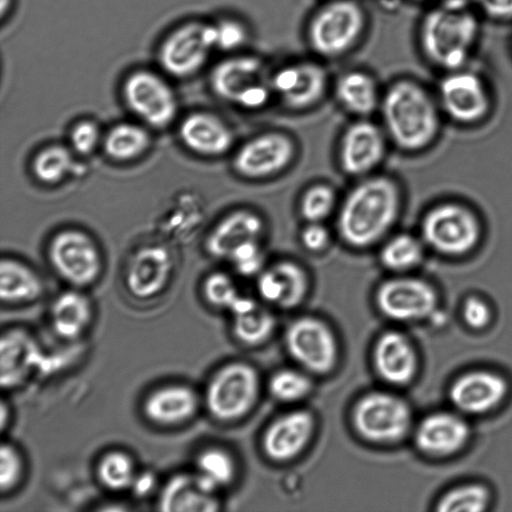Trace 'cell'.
Instances as JSON below:
<instances>
[{
  "instance_id": "cell-1",
  "label": "cell",
  "mask_w": 512,
  "mask_h": 512,
  "mask_svg": "<svg viewBox=\"0 0 512 512\" xmlns=\"http://www.w3.org/2000/svg\"><path fill=\"white\" fill-rule=\"evenodd\" d=\"M404 208V191L392 175L381 172L354 180L340 198L334 233L353 251L377 248L395 231Z\"/></svg>"
},
{
  "instance_id": "cell-2",
  "label": "cell",
  "mask_w": 512,
  "mask_h": 512,
  "mask_svg": "<svg viewBox=\"0 0 512 512\" xmlns=\"http://www.w3.org/2000/svg\"><path fill=\"white\" fill-rule=\"evenodd\" d=\"M483 21L466 0L429 5L416 30L420 55L440 73L471 65L481 41Z\"/></svg>"
},
{
  "instance_id": "cell-3",
  "label": "cell",
  "mask_w": 512,
  "mask_h": 512,
  "mask_svg": "<svg viewBox=\"0 0 512 512\" xmlns=\"http://www.w3.org/2000/svg\"><path fill=\"white\" fill-rule=\"evenodd\" d=\"M378 113L390 144L404 153L424 150L439 131L435 92L413 77L395 78L383 88Z\"/></svg>"
},
{
  "instance_id": "cell-4",
  "label": "cell",
  "mask_w": 512,
  "mask_h": 512,
  "mask_svg": "<svg viewBox=\"0 0 512 512\" xmlns=\"http://www.w3.org/2000/svg\"><path fill=\"white\" fill-rule=\"evenodd\" d=\"M368 14L358 0H324L309 16L305 40L315 57H345L361 43L368 29Z\"/></svg>"
},
{
  "instance_id": "cell-5",
  "label": "cell",
  "mask_w": 512,
  "mask_h": 512,
  "mask_svg": "<svg viewBox=\"0 0 512 512\" xmlns=\"http://www.w3.org/2000/svg\"><path fill=\"white\" fill-rule=\"evenodd\" d=\"M272 69L253 52L226 55L210 73V88L223 102L243 111L258 112L274 100Z\"/></svg>"
},
{
  "instance_id": "cell-6",
  "label": "cell",
  "mask_w": 512,
  "mask_h": 512,
  "mask_svg": "<svg viewBox=\"0 0 512 512\" xmlns=\"http://www.w3.org/2000/svg\"><path fill=\"white\" fill-rule=\"evenodd\" d=\"M481 233L478 216L469 207L456 202H444L428 209L419 230L427 249L447 257L472 252Z\"/></svg>"
},
{
  "instance_id": "cell-7",
  "label": "cell",
  "mask_w": 512,
  "mask_h": 512,
  "mask_svg": "<svg viewBox=\"0 0 512 512\" xmlns=\"http://www.w3.org/2000/svg\"><path fill=\"white\" fill-rule=\"evenodd\" d=\"M298 153L293 135L280 129H268L250 136L234 150L231 167L243 180L266 181L290 169Z\"/></svg>"
},
{
  "instance_id": "cell-8",
  "label": "cell",
  "mask_w": 512,
  "mask_h": 512,
  "mask_svg": "<svg viewBox=\"0 0 512 512\" xmlns=\"http://www.w3.org/2000/svg\"><path fill=\"white\" fill-rule=\"evenodd\" d=\"M324 61L297 58L272 69L274 100L290 112H306L317 107L332 86Z\"/></svg>"
},
{
  "instance_id": "cell-9",
  "label": "cell",
  "mask_w": 512,
  "mask_h": 512,
  "mask_svg": "<svg viewBox=\"0 0 512 512\" xmlns=\"http://www.w3.org/2000/svg\"><path fill=\"white\" fill-rule=\"evenodd\" d=\"M391 146L381 123L354 118L345 126L337 144L340 171L354 180L379 172Z\"/></svg>"
},
{
  "instance_id": "cell-10",
  "label": "cell",
  "mask_w": 512,
  "mask_h": 512,
  "mask_svg": "<svg viewBox=\"0 0 512 512\" xmlns=\"http://www.w3.org/2000/svg\"><path fill=\"white\" fill-rule=\"evenodd\" d=\"M434 92L441 112L459 123L481 120L491 106L487 80L471 65L441 73Z\"/></svg>"
},
{
  "instance_id": "cell-11",
  "label": "cell",
  "mask_w": 512,
  "mask_h": 512,
  "mask_svg": "<svg viewBox=\"0 0 512 512\" xmlns=\"http://www.w3.org/2000/svg\"><path fill=\"white\" fill-rule=\"evenodd\" d=\"M353 423L365 439L377 443L402 440L412 429L408 403L395 394L375 391L364 395L353 410Z\"/></svg>"
},
{
  "instance_id": "cell-12",
  "label": "cell",
  "mask_w": 512,
  "mask_h": 512,
  "mask_svg": "<svg viewBox=\"0 0 512 512\" xmlns=\"http://www.w3.org/2000/svg\"><path fill=\"white\" fill-rule=\"evenodd\" d=\"M259 379L253 367L242 362L225 365L210 379L205 403L210 414L220 421L245 415L255 404Z\"/></svg>"
},
{
  "instance_id": "cell-13",
  "label": "cell",
  "mask_w": 512,
  "mask_h": 512,
  "mask_svg": "<svg viewBox=\"0 0 512 512\" xmlns=\"http://www.w3.org/2000/svg\"><path fill=\"white\" fill-rule=\"evenodd\" d=\"M375 303L386 317L411 322L433 315L439 303L435 287L427 280L408 274H391L375 290Z\"/></svg>"
},
{
  "instance_id": "cell-14",
  "label": "cell",
  "mask_w": 512,
  "mask_h": 512,
  "mask_svg": "<svg viewBox=\"0 0 512 512\" xmlns=\"http://www.w3.org/2000/svg\"><path fill=\"white\" fill-rule=\"evenodd\" d=\"M48 258L56 273L76 288L93 284L100 276L102 259L91 236L79 229H64L50 240Z\"/></svg>"
},
{
  "instance_id": "cell-15",
  "label": "cell",
  "mask_w": 512,
  "mask_h": 512,
  "mask_svg": "<svg viewBox=\"0 0 512 512\" xmlns=\"http://www.w3.org/2000/svg\"><path fill=\"white\" fill-rule=\"evenodd\" d=\"M130 111L155 129L169 126L177 114V99L171 86L160 75L148 70L129 74L122 87Z\"/></svg>"
},
{
  "instance_id": "cell-16",
  "label": "cell",
  "mask_w": 512,
  "mask_h": 512,
  "mask_svg": "<svg viewBox=\"0 0 512 512\" xmlns=\"http://www.w3.org/2000/svg\"><path fill=\"white\" fill-rule=\"evenodd\" d=\"M213 51L212 23L191 21L165 38L159 50V61L166 72L184 78L202 69Z\"/></svg>"
},
{
  "instance_id": "cell-17",
  "label": "cell",
  "mask_w": 512,
  "mask_h": 512,
  "mask_svg": "<svg viewBox=\"0 0 512 512\" xmlns=\"http://www.w3.org/2000/svg\"><path fill=\"white\" fill-rule=\"evenodd\" d=\"M289 354L302 367L326 373L336 364L338 345L331 329L313 317H302L290 324L285 335Z\"/></svg>"
},
{
  "instance_id": "cell-18",
  "label": "cell",
  "mask_w": 512,
  "mask_h": 512,
  "mask_svg": "<svg viewBox=\"0 0 512 512\" xmlns=\"http://www.w3.org/2000/svg\"><path fill=\"white\" fill-rule=\"evenodd\" d=\"M508 393L506 378L488 369L468 370L458 375L448 389L451 404L464 416L484 415L495 410Z\"/></svg>"
},
{
  "instance_id": "cell-19",
  "label": "cell",
  "mask_w": 512,
  "mask_h": 512,
  "mask_svg": "<svg viewBox=\"0 0 512 512\" xmlns=\"http://www.w3.org/2000/svg\"><path fill=\"white\" fill-rule=\"evenodd\" d=\"M255 282L259 297L282 309L301 304L311 286L308 270L299 261L288 257L268 262Z\"/></svg>"
},
{
  "instance_id": "cell-20",
  "label": "cell",
  "mask_w": 512,
  "mask_h": 512,
  "mask_svg": "<svg viewBox=\"0 0 512 512\" xmlns=\"http://www.w3.org/2000/svg\"><path fill=\"white\" fill-rule=\"evenodd\" d=\"M471 430L465 416L457 411H438L424 417L416 426L414 441L423 454L449 458L468 444Z\"/></svg>"
},
{
  "instance_id": "cell-21",
  "label": "cell",
  "mask_w": 512,
  "mask_h": 512,
  "mask_svg": "<svg viewBox=\"0 0 512 512\" xmlns=\"http://www.w3.org/2000/svg\"><path fill=\"white\" fill-rule=\"evenodd\" d=\"M268 223L259 211L250 207L235 208L211 228L205 239V250L217 260L227 261L240 245L251 240L266 239Z\"/></svg>"
},
{
  "instance_id": "cell-22",
  "label": "cell",
  "mask_w": 512,
  "mask_h": 512,
  "mask_svg": "<svg viewBox=\"0 0 512 512\" xmlns=\"http://www.w3.org/2000/svg\"><path fill=\"white\" fill-rule=\"evenodd\" d=\"M173 270L172 256L161 245H145L130 256L124 282L128 292L137 299H150L167 286Z\"/></svg>"
},
{
  "instance_id": "cell-23",
  "label": "cell",
  "mask_w": 512,
  "mask_h": 512,
  "mask_svg": "<svg viewBox=\"0 0 512 512\" xmlns=\"http://www.w3.org/2000/svg\"><path fill=\"white\" fill-rule=\"evenodd\" d=\"M179 137L193 153L209 158L224 156L235 145L233 128L220 116L207 111L187 115L180 123Z\"/></svg>"
},
{
  "instance_id": "cell-24",
  "label": "cell",
  "mask_w": 512,
  "mask_h": 512,
  "mask_svg": "<svg viewBox=\"0 0 512 512\" xmlns=\"http://www.w3.org/2000/svg\"><path fill=\"white\" fill-rule=\"evenodd\" d=\"M331 89L339 107L353 118H370L379 110L383 88L366 69L344 70L332 82Z\"/></svg>"
},
{
  "instance_id": "cell-25",
  "label": "cell",
  "mask_w": 512,
  "mask_h": 512,
  "mask_svg": "<svg viewBox=\"0 0 512 512\" xmlns=\"http://www.w3.org/2000/svg\"><path fill=\"white\" fill-rule=\"evenodd\" d=\"M315 429L313 415L306 410H293L276 418L266 429L263 448L267 456L286 461L300 454Z\"/></svg>"
},
{
  "instance_id": "cell-26",
  "label": "cell",
  "mask_w": 512,
  "mask_h": 512,
  "mask_svg": "<svg viewBox=\"0 0 512 512\" xmlns=\"http://www.w3.org/2000/svg\"><path fill=\"white\" fill-rule=\"evenodd\" d=\"M373 361L379 376L393 385L410 383L418 371L417 352L409 338L398 331H388L378 338Z\"/></svg>"
},
{
  "instance_id": "cell-27",
  "label": "cell",
  "mask_w": 512,
  "mask_h": 512,
  "mask_svg": "<svg viewBox=\"0 0 512 512\" xmlns=\"http://www.w3.org/2000/svg\"><path fill=\"white\" fill-rule=\"evenodd\" d=\"M216 493L196 472L178 473L162 486L157 505L166 512H213L219 508Z\"/></svg>"
},
{
  "instance_id": "cell-28",
  "label": "cell",
  "mask_w": 512,
  "mask_h": 512,
  "mask_svg": "<svg viewBox=\"0 0 512 512\" xmlns=\"http://www.w3.org/2000/svg\"><path fill=\"white\" fill-rule=\"evenodd\" d=\"M197 408L196 392L184 384L161 386L149 393L143 403L145 417L162 426L177 425L189 420Z\"/></svg>"
},
{
  "instance_id": "cell-29",
  "label": "cell",
  "mask_w": 512,
  "mask_h": 512,
  "mask_svg": "<svg viewBox=\"0 0 512 512\" xmlns=\"http://www.w3.org/2000/svg\"><path fill=\"white\" fill-rule=\"evenodd\" d=\"M426 250L419 234L394 231L377 247V260L390 274H408L423 263Z\"/></svg>"
},
{
  "instance_id": "cell-30",
  "label": "cell",
  "mask_w": 512,
  "mask_h": 512,
  "mask_svg": "<svg viewBox=\"0 0 512 512\" xmlns=\"http://www.w3.org/2000/svg\"><path fill=\"white\" fill-rule=\"evenodd\" d=\"M36 343L25 332L11 330L0 342V376L3 388H12L28 374L37 355Z\"/></svg>"
},
{
  "instance_id": "cell-31",
  "label": "cell",
  "mask_w": 512,
  "mask_h": 512,
  "mask_svg": "<svg viewBox=\"0 0 512 512\" xmlns=\"http://www.w3.org/2000/svg\"><path fill=\"white\" fill-rule=\"evenodd\" d=\"M91 318L92 306L89 299L76 289L60 293L50 308L52 328L64 339L80 336L88 327Z\"/></svg>"
},
{
  "instance_id": "cell-32",
  "label": "cell",
  "mask_w": 512,
  "mask_h": 512,
  "mask_svg": "<svg viewBox=\"0 0 512 512\" xmlns=\"http://www.w3.org/2000/svg\"><path fill=\"white\" fill-rule=\"evenodd\" d=\"M42 292V280L29 266L12 258L1 260L0 298L3 303L33 302Z\"/></svg>"
},
{
  "instance_id": "cell-33",
  "label": "cell",
  "mask_w": 512,
  "mask_h": 512,
  "mask_svg": "<svg viewBox=\"0 0 512 512\" xmlns=\"http://www.w3.org/2000/svg\"><path fill=\"white\" fill-rule=\"evenodd\" d=\"M151 143L148 131L134 123H119L106 133L103 147L114 161L128 162L142 156Z\"/></svg>"
},
{
  "instance_id": "cell-34",
  "label": "cell",
  "mask_w": 512,
  "mask_h": 512,
  "mask_svg": "<svg viewBox=\"0 0 512 512\" xmlns=\"http://www.w3.org/2000/svg\"><path fill=\"white\" fill-rule=\"evenodd\" d=\"M340 198L336 189L328 182L317 181L301 192L297 211L303 222H326L334 217Z\"/></svg>"
},
{
  "instance_id": "cell-35",
  "label": "cell",
  "mask_w": 512,
  "mask_h": 512,
  "mask_svg": "<svg viewBox=\"0 0 512 512\" xmlns=\"http://www.w3.org/2000/svg\"><path fill=\"white\" fill-rule=\"evenodd\" d=\"M490 489L479 482L456 485L440 496L436 503L439 512H483L491 504Z\"/></svg>"
},
{
  "instance_id": "cell-36",
  "label": "cell",
  "mask_w": 512,
  "mask_h": 512,
  "mask_svg": "<svg viewBox=\"0 0 512 512\" xmlns=\"http://www.w3.org/2000/svg\"><path fill=\"white\" fill-rule=\"evenodd\" d=\"M74 167L72 152L60 144L42 148L34 156L32 171L35 178L48 185L58 184L64 180Z\"/></svg>"
},
{
  "instance_id": "cell-37",
  "label": "cell",
  "mask_w": 512,
  "mask_h": 512,
  "mask_svg": "<svg viewBox=\"0 0 512 512\" xmlns=\"http://www.w3.org/2000/svg\"><path fill=\"white\" fill-rule=\"evenodd\" d=\"M137 471L133 459L121 450H111L98 461L96 474L100 483L112 491L130 489Z\"/></svg>"
},
{
  "instance_id": "cell-38",
  "label": "cell",
  "mask_w": 512,
  "mask_h": 512,
  "mask_svg": "<svg viewBox=\"0 0 512 512\" xmlns=\"http://www.w3.org/2000/svg\"><path fill=\"white\" fill-rule=\"evenodd\" d=\"M197 474L214 490L227 486L234 478L236 466L231 455L220 448H208L197 456Z\"/></svg>"
},
{
  "instance_id": "cell-39",
  "label": "cell",
  "mask_w": 512,
  "mask_h": 512,
  "mask_svg": "<svg viewBox=\"0 0 512 512\" xmlns=\"http://www.w3.org/2000/svg\"><path fill=\"white\" fill-rule=\"evenodd\" d=\"M215 50L226 55L246 50L252 32L247 22L236 16H225L212 22Z\"/></svg>"
},
{
  "instance_id": "cell-40",
  "label": "cell",
  "mask_w": 512,
  "mask_h": 512,
  "mask_svg": "<svg viewBox=\"0 0 512 512\" xmlns=\"http://www.w3.org/2000/svg\"><path fill=\"white\" fill-rule=\"evenodd\" d=\"M274 323L272 314L258 304L251 310L233 316V332L242 343L256 345L272 334Z\"/></svg>"
},
{
  "instance_id": "cell-41",
  "label": "cell",
  "mask_w": 512,
  "mask_h": 512,
  "mask_svg": "<svg viewBox=\"0 0 512 512\" xmlns=\"http://www.w3.org/2000/svg\"><path fill=\"white\" fill-rule=\"evenodd\" d=\"M226 262L238 275L255 279L268 263L264 241L245 242L231 253Z\"/></svg>"
},
{
  "instance_id": "cell-42",
  "label": "cell",
  "mask_w": 512,
  "mask_h": 512,
  "mask_svg": "<svg viewBox=\"0 0 512 512\" xmlns=\"http://www.w3.org/2000/svg\"><path fill=\"white\" fill-rule=\"evenodd\" d=\"M310 379L302 372L283 369L276 372L269 381L271 395L282 402L301 400L311 390Z\"/></svg>"
},
{
  "instance_id": "cell-43",
  "label": "cell",
  "mask_w": 512,
  "mask_h": 512,
  "mask_svg": "<svg viewBox=\"0 0 512 512\" xmlns=\"http://www.w3.org/2000/svg\"><path fill=\"white\" fill-rule=\"evenodd\" d=\"M202 292L210 305L228 311L241 295L233 278L222 271L207 275L203 281Z\"/></svg>"
},
{
  "instance_id": "cell-44",
  "label": "cell",
  "mask_w": 512,
  "mask_h": 512,
  "mask_svg": "<svg viewBox=\"0 0 512 512\" xmlns=\"http://www.w3.org/2000/svg\"><path fill=\"white\" fill-rule=\"evenodd\" d=\"M23 473V459L18 449L8 442L0 447V490L6 493L14 489Z\"/></svg>"
},
{
  "instance_id": "cell-45",
  "label": "cell",
  "mask_w": 512,
  "mask_h": 512,
  "mask_svg": "<svg viewBox=\"0 0 512 512\" xmlns=\"http://www.w3.org/2000/svg\"><path fill=\"white\" fill-rule=\"evenodd\" d=\"M298 240L306 252L320 255L331 246L333 232L326 222H303L298 233Z\"/></svg>"
},
{
  "instance_id": "cell-46",
  "label": "cell",
  "mask_w": 512,
  "mask_h": 512,
  "mask_svg": "<svg viewBox=\"0 0 512 512\" xmlns=\"http://www.w3.org/2000/svg\"><path fill=\"white\" fill-rule=\"evenodd\" d=\"M101 139L98 125L91 120L77 122L70 132L72 149L81 155L91 154L98 146Z\"/></svg>"
},
{
  "instance_id": "cell-47",
  "label": "cell",
  "mask_w": 512,
  "mask_h": 512,
  "mask_svg": "<svg viewBox=\"0 0 512 512\" xmlns=\"http://www.w3.org/2000/svg\"><path fill=\"white\" fill-rule=\"evenodd\" d=\"M490 305L479 296L467 297L461 307V316L467 327L473 330H483L492 321Z\"/></svg>"
},
{
  "instance_id": "cell-48",
  "label": "cell",
  "mask_w": 512,
  "mask_h": 512,
  "mask_svg": "<svg viewBox=\"0 0 512 512\" xmlns=\"http://www.w3.org/2000/svg\"><path fill=\"white\" fill-rule=\"evenodd\" d=\"M483 18L497 24H512V0H466Z\"/></svg>"
},
{
  "instance_id": "cell-49",
  "label": "cell",
  "mask_w": 512,
  "mask_h": 512,
  "mask_svg": "<svg viewBox=\"0 0 512 512\" xmlns=\"http://www.w3.org/2000/svg\"><path fill=\"white\" fill-rule=\"evenodd\" d=\"M156 484L157 478L155 473L150 470H144L136 473L130 490L135 497H146L154 490Z\"/></svg>"
},
{
  "instance_id": "cell-50",
  "label": "cell",
  "mask_w": 512,
  "mask_h": 512,
  "mask_svg": "<svg viewBox=\"0 0 512 512\" xmlns=\"http://www.w3.org/2000/svg\"><path fill=\"white\" fill-rule=\"evenodd\" d=\"M10 409L4 399L1 401V429L5 430V427L9 424Z\"/></svg>"
},
{
  "instance_id": "cell-51",
  "label": "cell",
  "mask_w": 512,
  "mask_h": 512,
  "mask_svg": "<svg viewBox=\"0 0 512 512\" xmlns=\"http://www.w3.org/2000/svg\"><path fill=\"white\" fill-rule=\"evenodd\" d=\"M12 0H1V15L2 17L9 12L11 8Z\"/></svg>"
},
{
  "instance_id": "cell-52",
  "label": "cell",
  "mask_w": 512,
  "mask_h": 512,
  "mask_svg": "<svg viewBox=\"0 0 512 512\" xmlns=\"http://www.w3.org/2000/svg\"><path fill=\"white\" fill-rule=\"evenodd\" d=\"M375 1H377L380 5L385 6V7L396 6L397 2H398V0H375Z\"/></svg>"
},
{
  "instance_id": "cell-53",
  "label": "cell",
  "mask_w": 512,
  "mask_h": 512,
  "mask_svg": "<svg viewBox=\"0 0 512 512\" xmlns=\"http://www.w3.org/2000/svg\"><path fill=\"white\" fill-rule=\"evenodd\" d=\"M409 1L414 2V3L427 4L429 6V5L439 3V2H442L445 0H409Z\"/></svg>"
},
{
  "instance_id": "cell-54",
  "label": "cell",
  "mask_w": 512,
  "mask_h": 512,
  "mask_svg": "<svg viewBox=\"0 0 512 512\" xmlns=\"http://www.w3.org/2000/svg\"><path fill=\"white\" fill-rule=\"evenodd\" d=\"M510 47H511V50H512V38H511V45H510Z\"/></svg>"
}]
</instances>
